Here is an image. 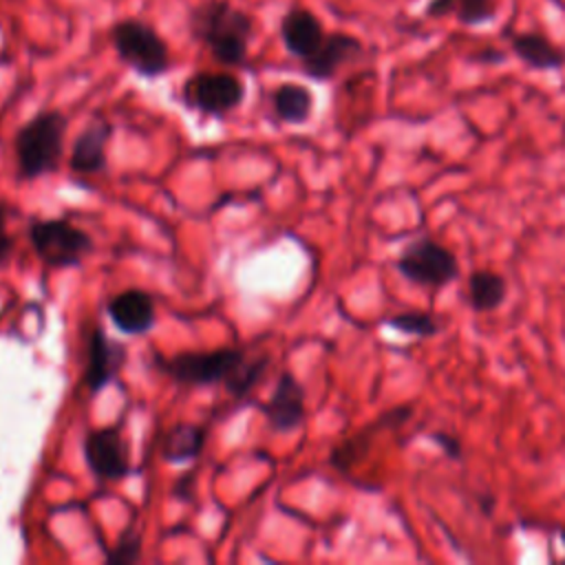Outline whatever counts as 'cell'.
I'll use <instances>...</instances> for the list:
<instances>
[{
    "mask_svg": "<svg viewBox=\"0 0 565 565\" xmlns=\"http://www.w3.org/2000/svg\"><path fill=\"white\" fill-rule=\"evenodd\" d=\"M450 11H455V0H430L428 2V15H433V18L446 15Z\"/></svg>",
    "mask_w": 565,
    "mask_h": 565,
    "instance_id": "26",
    "label": "cell"
},
{
    "mask_svg": "<svg viewBox=\"0 0 565 565\" xmlns=\"http://www.w3.org/2000/svg\"><path fill=\"white\" fill-rule=\"evenodd\" d=\"M514 55L536 71H556L565 64V53L541 33H519L512 38Z\"/></svg>",
    "mask_w": 565,
    "mask_h": 565,
    "instance_id": "16",
    "label": "cell"
},
{
    "mask_svg": "<svg viewBox=\"0 0 565 565\" xmlns=\"http://www.w3.org/2000/svg\"><path fill=\"white\" fill-rule=\"evenodd\" d=\"M360 55H362V42L355 35L333 31L324 35L322 44L309 57L302 60V71L316 82H327L338 73L340 66H344L347 62Z\"/></svg>",
    "mask_w": 565,
    "mask_h": 565,
    "instance_id": "10",
    "label": "cell"
},
{
    "mask_svg": "<svg viewBox=\"0 0 565 565\" xmlns=\"http://www.w3.org/2000/svg\"><path fill=\"white\" fill-rule=\"evenodd\" d=\"M274 113L280 121L287 124H305L311 117L313 95L307 86L296 82H282L271 95Z\"/></svg>",
    "mask_w": 565,
    "mask_h": 565,
    "instance_id": "18",
    "label": "cell"
},
{
    "mask_svg": "<svg viewBox=\"0 0 565 565\" xmlns=\"http://www.w3.org/2000/svg\"><path fill=\"white\" fill-rule=\"evenodd\" d=\"M428 437H430V441H433L435 446L441 448V452H444L450 461H461V459H463V446H461L459 437H455V435H450V433H446V430H435V433H430Z\"/></svg>",
    "mask_w": 565,
    "mask_h": 565,
    "instance_id": "24",
    "label": "cell"
},
{
    "mask_svg": "<svg viewBox=\"0 0 565 565\" xmlns=\"http://www.w3.org/2000/svg\"><path fill=\"white\" fill-rule=\"evenodd\" d=\"M192 483H194V475H185V477L177 483L174 492H177L179 497H190V492H192Z\"/></svg>",
    "mask_w": 565,
    "mask_h": 565,
    "instance_id": "27",
    "label": "cell"
},
{
    "mask_svg": "<svg viewBox=\"0 0 565 565\" xmlns=\"http://www.w3.org/2000/svg\"><path fill=\"white\" fill-rule=\"evenodd\" d=\"M139 556H141V536H139L137 530L128 527V530L119 536L117 545L108 552L106 561H108L110 565H130V563H137Z\"/></svg>",
    "mask_w": 565,
    "mask_h": 565,
    "instance_id": "23",
    "label": "cell"
},
{
    "mask_svg": "<svg viewBox=\"0 0 565 565\" xmlns=\"http://www.w3.org/2000/svg\"><path fill=\"white\" fill-rule=\"evenodd\" d=\"M205 444V428L196 424H177L168 430L163 439V457L168 461H188L199 457Z\"/></svg>",
    "mask_w": 565,
    "mask_h": 565,
    "instance_id": "19",
    "label": "cell"
},
{
    "mask_svg": "<svg viewBox=\"0 0 565 565\" xmlns=\"http://www.w3.org/2000/svg\"><path fill=\"white\" fill-rule=\"evenodd\" d=\"M499 0H455V13L463 24H483L497 15Z\"/></svg>",
    "mask_w": 565,
    "mask_h": 565,
    "instance_id": "21",
    "label": "cell"
},
{
    "mask_svg": "<svg viewBox=\"0 0 565 565\" xmlns=\"http://www.w3.org/2000/svg\"><path fill=\"white\" fill-rule=\"evenodd\" d=\"M113 135V126L104 119H93L75 139L71 152V168L79 174H93L106 166V141Z\"/></svg>",
    "mask_w": 565,
    "mask_h": 565,
    "instance_id": "15",
    "label": "cell"
},
{
    "mask_svg": "<svg viewBox=\"0 0 565 565\" xmlns=\"http://www.w3.org/2000/svg\"><path fill=\"white\" fill-rule=\"evenodd\" d=\"M265 415L276 430H294L305 419V388L291 373H282L265 406Z\"/></svg>",
    "mask_w": 565,
    "mask_h": 565,
    "instance_id": "13",
    "label": "cell"
},
{
    "mask_svg": "<svg viewBox=\"0 0 565 565\" xmlns=\"http://www.w3.org/2000/svg\"><path fill=\"white\" fill-rule=\"evenodd\" d=\"M508 282L492 269H475L468 276V302L477 313H490L503 305Z\"/></svg>",
    "mask_w": 565,
    "mask_h": 565,
    "instance_id": "17",
    "label": "cell"
},
{
    "mask_svg": "<svg viewBox=\"0 0 565 565\" xmlns=\"http://www.w3.org/2000/svg\"><path fill=\"white\" fill-rule=\"evenodd\" d=\"M13 247V238L7 234V205L0 201V267L7 263Z\"/></svg>",
    "mask_w": 565,
    "mask_h": 565,
    "instance_id": "25",
    "label": "cell"
},
{
    "mask_svg": "<svg viewBox=\"0 0 565 565\" xmlns=\"http://www.w3.org/2000/svg\"><path fill=\"white\" fill-rule=\"evenodd\" d=\"M386 324L404 335H415V338H433L439 333V322L430 311L424 309H408L399 311L386 318Z\"/></svg>",
    "mask_w": 565,
    "mask_h": 565,
    "instance_id": "20",
    "label": "cell"
},
{
    "mask_svg": "<svg viewBox=\"0 0 565 565\" xmlns=\"http://www.w3.org/2000/svg\"><path fill=\"white\" fill-rule=\"evenodd\" d=\"M267 364H269V358H258V360H252V362H245V360H243V364H241V366L232 373V377L225 382L227 391L234 393V395L247 393V391L254 386V382L263 375V371H265Z\"/></svg>",
    "mask_w": 565,
    "mask_h": 565,
    "instance_id": "22",
    "label": "cell"
},
{
    "mask_svg": "<svg viewBox=\"0 0 565 565\" xmlns=\"http://www.w3.org/2000/svg\"><path fill=\"white\" fill-rule=\"evenodd\" d=\"M561 539H563V543H565V525L561 527Z\"/></svg>",
    "mask_w": 565,
    "mask_h": 565,
    "instance_id": "29",
    "label": "cell"
},
{
    "mask_svg": "<svg viewBox=\"0 0 565 565\" xmlns=\"http://www.w3.org/2000/svg\"><path fill=\"white\" fill-rule=\"evenodd\" d=\"M395 269L413 285L441 289L459 278V260L452 249L433 236L411 241L395 260Z\"/></svg>",
    "mask_w": 565,
    "mask_h": 565,
    "instance_id": "4",
    "label": "cell"
},
{
    "mask_svg": "<svg viewBox=\"0 0 565 565\" xmlns=\"http://www.w3.org/2000/svg\"><path fill=\"white\" fill-rule=\"evenodd\" d=\"M415 408L408 406V404H399V406H393L391 411H384L377 419H373L366 428H362L358 435H353L351 439H347L344 444H340L338 448H333L331 452V466L342 470V472H349L355 463H360L369 448H371V441L377 433H384V430H393V428H399L404 426L411 417H413Z\"/></svg>",
    "mask_w": 565,
    "mask_h": 565,
    "instance_id": "9",
    "label": "cell"
},
{
    "mask_svg": "<svg viewBox=\"0 0 565 565\" xmlns=\"http://www.w3.org/2000/svg\"><path fill=\"white\" fill-rule=\"evenodd\" d=\"M124 360H126V349L119 342L108 340L102 327H95L93 333L88 335V347H86L84 384L93 393L102 391L108 382L115 380Z\"/></svg>",
    "mask_w": 565,
    "mask_h": 565,
    "instance_id": "11",
    "label": "cell"
},
{
    "mask_svg": "<svg viewBox=\"0 0 565 565\" xmlns=\"http://www.w3.org/2000/svg\"><path fill=\"white\" fill-rule=\"evenodd\" d=\"M477 60H481V62H503V53L501 51H483V53H479L477 55Z\"/></svg>",
    "mask_w": 565,
    "mask_h": 565,
    "instance_id": "28",
    "label": "cell"
},
{
    "mask_svg": "<svg viewBox=\"0 0 565 565\" xmlns=\"http://www.w3.org/2000/svg\"><path fill=\"white\" fill-rule=\"evenodd\" d=\"M108 316L119 331L141 335L154 324V300L141 289H126L108 302Z\"/></svg>",
    "mask_w": 565,
    "mask_h": 565,
    "instance_id": "14",
    "label": "cell"
},
{
    "mask_svg": "<svg viewBox=\"0 0 565 565\" xmlns=\"http://www.w3.org/2000/svg\"><path fill=\"white\" fill-rule=\"evenodd\" d=\"M245 97V84L232 73H196L183 84V99L203 115H225Z\"/></svg>",
    "mask_w": 565,
    "mask_h": 565,
    "instance_id": "7",
    "label": "cell"
},
{
    "mask_svg": "<svg viewBox=\"0 0 565 565\" xmlns=\"http://www.w3.org/2000/svg\"><path fill=\"white\" fill-rule=\"evenodd\" d=\"M117 57L141 77H159L170 68V49L157 29L139 18H124L110 26Z\"/></svg>",
    "mask_w": 565,
    "mask_h": 565,
    "instance_id": "3",
    "label": "cell"
},
{
    "mask_svg": "<svg viewBox=\"0 0 565 565\" xmlns=\"http://www.w3.org/2000/svg\"><path fill=\"white\" fill-rule=\"evenodd\" d=\"M324 35L322 22L309 9L294 7L280 18V40L287 53L298 60L309 57L322 44Z\"/></svg>",
    "mask_w": 565,
    "mask_h": 565,
    "instance_id": "12",
    "label": "cell"
},
{
    "mask_svg": "<svg viewBox=\"0 0 565 565\" xmlns=\"http://www.w3.org/2000/svg\"><path fill=\"white\" fill-rule=\"evenodd\" d=\"M84 457L88 468L99 479H121L130 472L126 444L121 439L119 428H97L90 430L84 439Z\"/></svg>",
    "mask_w": 565,
    "mask_h": 565,
    "instance_id": "8",
    "label": "cell"
},
{
    "mask_svg": "<svg viewBox=\"0 0 565 565\" xmlns=\"http://www.w3.org/2000/svg\"><path fill=\"white\" fill-rule=\"evenodd\" d=\"M238 349H218L212 353H179L172 358H157L159 369L181 384H214L227 382L243 364Z\"/></svg>",
    "mask_w": 565,
    "mask_h": 565,
    "instance_id": "6",
    "label": "cell"
},
{
    "mask_svg": "<svg viewBox=\"0 0 565 565\" xmlns=\"http://www.w3.org/2000/svg\"><path fill=\"white\" fill-rule=\"evenodd\" d=\"M188 29L223 66H238L247 57L254 20L230 0H201L188 13Z\"/></svg>",
    "mask_w": 565,
    "mask_h": 565,
    "instance_id": "1",
    "label": "cell"
},
{
    "mask_svg": "<svg viewBox=\"0 0 565 565\" xmlns=\"http://www.w3.org/2000/svg\"><path fill=\"white\" fill-rule=\"evenodd\" d=\"M29 236L38 256L51 267H75L93 252V238L64 218L35 221Z\"/></svg>",
    "mask_w": 565,
    "mask_h": 565,
    "instance_id": "5",
    "label": "cell"
},
{
    "mask_svg": "<svg viewBox=\"0 0 565 565\" xmlns=\"http://www.w3.org/2000/svg\"><path fill=\"white\" fill-rule=\"evenodd\" d=\"M66 117L60 110H42L15 135V157L20 174L26 179L57 170L64 150Z\"/></svg>",
    "mask_w": 565,
    "mask_h": 565,
    "instance_id": "2",
    "label": "cell"
}]
</instances>
